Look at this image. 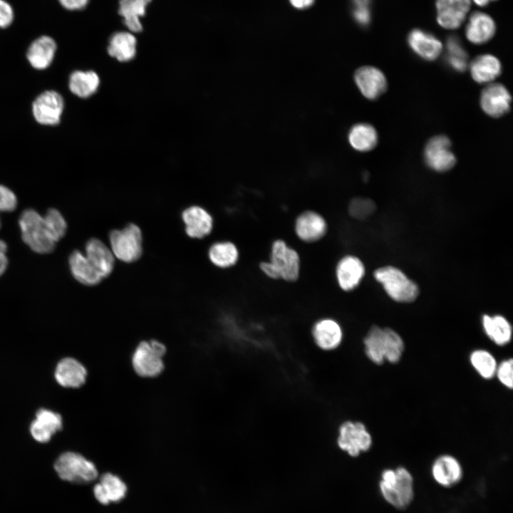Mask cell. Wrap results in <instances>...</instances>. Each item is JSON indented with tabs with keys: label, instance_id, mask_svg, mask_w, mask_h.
Wrapping results in <instances>:
<instances>
[{
	"label": "cell",
	"instance_id": "1",
	"mask_svg": "<svg viewBox=\"0 0 513 513\" xmlns=\"http://www.w3.org/2000/svg\"><path fill=\"white\" fill-rule=\"evenodd\" d=\"M378 487L383 500L398 510L408 508L415 498L414 477L404 466L384 469Z\"/></svg>",
	"mask_w": 513,
	"mask_h": 513
},
{
	"label": "cell",
	"instance_id": "2",
	"mask_svg": "<svg viewBox=\"0 0 513 513\" xmlns=\"http://www.w3.org/2000/svg\"><path fill=\"white\" fill-rule=\"evenodd\" d=\"M167 348L162 341L151 338L139 341L130 355V366L136 375L152 379L165 370Z\"/></svg>",
	"mask_w": 513,
	"mask_h": 513
},
{
	"label": "cell",
	"instance_id": "3",
	"mask_svg": "<svg viewBox=\"0 0 513 513\" xmlns=\"http://www.w3.org/2000/svg\"><path fill=\"white\" fill-rule=\"evenodd\" d=\"M19 224L23 241L35 252L47 254L53 251L57 242L46 224L43 217L33 209L21 213Z\"/></svg>",
	"mask_w": 513,
	"mask_h": 513
},
{
	"label": "cell",
	"instance_id": "4",
	"mask_svg": "<svg viewBox=\"0 0 513 513\" xmlns=\"http://www.w3.org/2000/svg\"><path fill=\"white\" fill-rule=\"evenodd\" d=\"M374 277L380 283L388 295L398 302L413 301L418 295L417 284L399 269L385 266L374 271Z\"/></svg>",
	"mask_w": 513,
	"mask_h": 513
},
{
	"label": "cell",
	"instance_id": "5",
	"mask_svg": "<svg viewBox=\"0 0 513 513\" xmlns=\"http://www.w3.org/2000/svg\"><path fill=\"white\" fill-rule=\"evenodd\" d=\"M54 468L61 480L74 483H89L98 475L95 464L75 452L61 454L55 462Z\"/></svg>",
	"mask_w": 513,
	"mask_h": 513
},
{
	"label": "cell",
	"instance_id": "6",
	"mask_svg": "<svg viewBox=\"0 0 513 513\" xmlns=\"http://www.w3.org/2000/svg\"><path fill=\"white\" fill-rule=\"evenodd\" d=\"M110 249L119 260L131 263L142 254V234L140 227L133 223L121 229H113L109 234Z\"/></svg>",
	"mask_w": 513,
	"mask_h": 513
},
{
	"label": "cell",
	"instance_id": "7",
	"mask_svg": "<svg viewBox=\"0 0 513 513\" xmlns=\"http://www.w3.org/2000/svg\"><path fill=\"white\" fill-rule=\"evenodd\" d=\"M269 261L278 273L279 279L287 282L296 281L301 273V258L299 252L281 239L271 244Z\"/></svg>",
	"mask_w": 513,
	"mask_h": 513
},
{
	"label": "cell",
	"instance_id": "8",
	"mask_svg": "<svg viewBox=\"0 0 513 513\" xmlns=\"http://www.w3.org/2000/svg\"><path fill=\"white\" fill-rule=\"evenodd\" d=\"M337 445L350 456L357 457L371 448L373 437L363 423L346 420L338 428Z\"/></svg>",
	"mask_w": 513,
	"mask_h": 513
},
{
	"label": "cell",
	"instance_id": "9",
	"mask_svg": "<svg viewBox=\"0 0 513 513\" xmlns=\"http://www.w3.org/2000/svg\"><path fill=\"white\" fill-rule=\"evenodd\" d=\"M64 108L63 96L56 90H46L38 95L32 103V113L41 125H55L60 123Z\"/></svg>",
	"mask_w": 513,
	"mask_h": 513
},
{
	"label": "cell",
	"instance_id": "10",
	"mask_svg": "<svg viewBox=\"0 0 513 513\" xmlns=\"http://www.w3.org/2000/svg\"><path fill=\"white\" fill-rule=\"evenodd\" d=\"M328 222L325 217L314 210H305L297 215L294 230L297 238L304 243H314L327 234Z\"/></svg>",
	"mask_w": 513,
	"mask_h": 513
},
{
	"label": "cell",
	"instance_id": "11",
	"mask_svg": "<svg viewBox=\"0 0 513 513\" xmlns=\"http://www.w3.org/2000/svg\"><path fill=\"white\" fill-rule=\"evenodd\" d=\"M427 165L437 172H446L454 167L456 157L451 150V142L445 135L432 138L424 150Z\"/></svg>",
	"mask_w": 513,
	"mask_h": 513
},
{
	"label": "cell",
	"instance_id": "12",
	"mask_svg": "<svg viewBox=\"0 0 513 513\" xmlns=\"http://www.w3.org/2000/svg\"><path fill=\"white\" fill-rule=\"evenodd\" d=\"M430 474L439 486L452 488L461 482L464 471L457 457L450 454H443L437 456L432 462Z\"/></svg>",
	"mask_w": 513,
	"mask_h": 513
},
{
	"label": "cell",
	"instance_id": "13",
	"mask_svg": "<svg viewBox=\"0 0 513 513\" xmlns=\"http://www.w3.org/2000/svg\"><path fill=\"white\" fill-rule=\"evenodd\" d=\"M316 346L324 351L338 348L343 338V331L338 321L331 317H324L315 321L311 330Z\"/></svg>",
	"mask_w": 513,
	"mask_h": 513
},
{
	"label": "cell",
	"instance_id": "14",
	"mask_svg": "<svg viewBox=\"0 0 513 513\" xmlns=\"http://www.w3.org/2000/svg\"><path fill=\"white\" fill-rule=\"evenodd\" d=\"M365 273L363 261L358 256L351 254L342 256L335 267L337 284L344 291H353L358 286Z\"/></svg>",
	"mask_w": 513,
	"mask_h": 513
},
{
	"label": "cell",
	"instance_id": "15",
	"mask_svg": "<svg viewBox=\"0 0 513 513\" xmlns=\"http://www.w3.org/2000/svg\"><path fill=\"white\" fill-rule=\"evenodd\" d=\"M512 98L507 88L501 83L488 84L480 95V105L483 111L492 118H499L510 109Z\"/></svg>",
	"mask_w": 513,
	"mask_h": 513
},
{
	"label": "cell",
	"instance_id": "16",
	"mask_svg": "<svg viewBox=\"0 0 513 513\" xmlns=\"http://www.w3.org/2000/svg\"><path fill=\"white\" fill-rule=\"evenodd\" d=\"M355 82L364 97L375 100L387 89V79L383 73L373 66L359 68L354 75Z\"/></svg>",
	"mask_w": 513,
	"mask_h": 513
},
{
	"label": "cell",
	"instance_id": "17",
	"mask_svg": "<svg viewBox=\"0 0 513 513\" xmlns=\"http://www.w3.org/2000/svg\"><path fill=\"white\" fill-rule=\"evenodd\" d=\"M182 219L185 232L191 238H204L209 235L213 229L212 215L200 206L193 205L184 209Z\"/></svg>",
	"mask_w": 513,
	"mask_h": 513
},
{
	"label": "cell",
	"instance_id": "18",
	"mask_svg": "<svg viewBox=\"0 0 513 513\" xmlns=\"http://www.w3.org/2000/svg\"><path fill=\"white\" fill-rule=\"evenodd\" d=\"M470 0H437V21L445 28L455 29L464 21Z\"/></svg>",
	"mask_w": 513,
	"mask_h": 513
},
{
	"label": "cell",
	"instance_id": "19",
	"mask_svg": "<svg viewBox=\"0 0 513 513\" xmlns=\"http://www.w3.org/2000/svg\"><path fill=\"white\" fill-rule=\"evenodd\" d=\"M86 256L103 278L108 276L115 266V256L101 240L90 239L86 244Z\"/></svg>",
	"mask_w": 513,
	"mask_h": 513
},
{
	"label": "cell",
	"instance_id": "20",
	"mask_svg": "<svg viewBox=\"0 0 513 513\" xmlns=\"http://www.w3.org/2000/svg\"><path fill=\"white\" fill-rule=\"evenodd\" d=\"M127 492L125 483L117 475L105 472L93 487L95 499L102 504L118 502L123 499Z\"/></svg>",
	"mask_w": 513,
	"mask_h": 513
},
{
	"label": "cell",
	"instance_id": "21",
	"mask_svg": "<svg viewBox=\"0 0 513 513\" xmlns=\"http://www.w3.org/2000/svg\"><path fill=\"white\" fill-rule=\"evenodd\" d=\"M56 49L57 45L54 39L43 35L30 44L26 52V58L33 68L43 70L51 64Z\"/></svg>",
	"mask_w": 513,
	"mask_h": 513
},
{
	"label": "cell",
	"instance_id": "22",
	"mask_svg": "<svg viewBox=\"0 0 513 513\" xmlns=\"http://www.w3.org/2000/svg\"><path fill=\"white\" fill-rule=\"evenodd\" d=\"M88 372L86 367L73 358H65L57 365L55 378L66 388H78L85 384Z\"/></svg>",
	"mask_w": 513,
	"mask_h": 513
},
{
	"label": "cell",
	"instance_id": "23",
	"mask_svg": "<svg viewBox=\"0 0 513 513\" xmlns=\"http://www.w3.org/2000/svg\"><path fill=\"white\" fill-rule=\"evenodd\" d=\"M61 428L62 418L58 413L47 409H40L31 425L30 431L36 441L46 442Z\"/></svg>",
	"mask_w": 513,
	"mask_h": 513
},
{
	"label": "cell",
	"instance_id": "24",
	"mask_svg": "<svg viewBox=\"0 0 513 513\" xmlns=\"http://www.w3.org/2000/svg\"><path fill=\"white\" fill-rule=\"evenodd\" d=\"M408 45L420 58L433 61L440 54L442 45L435 36L420 29H414L408 35Z\"/></svg>",
	"mask_w": 513,
	"mask_h": 513
},
{
	"label": "cell",
	"instance_id": "25",
	"mask_svg": "<svg viewBox=\"0 0 513 513\" xmlns=\"http://www.w3.org/2000/svg\"><path fill=\"white\" fill-rule=\"evenodd\" d=\"M496 26L492 18L483 12L473 13L467 24L465 34L475 44L486 43L494 36Z\"/></svg>",
	"mask_w": 513,
	"mask_h": 513
},
{
	"label": "cell",
	"instance_id": "26",
	"mask_svg": "<svg viewBox=\"0 0 513 513\" xmlns=\"http://www.w3.org/2000/svg\"><path fill=\"white\" fill-rule=\"evenodd\" d=\"M70 271L78 282L86 286L98 284L103 277L81 252L73 251L69 256Z\"/></svg>",
	"mask_w": 513,
	"mask_h": 513
},
{
	"label": "cell",
	"instance_id": "27",
	"mask_svg": "<svg viewBox=\"0 0 513 513\" xmlns=\"http://www.w3.org/2000/svg\"><path fill=\"white\" fill-rule=\"evenodd\" d=\"M137 52V39L131 32L119 31L110 37L108 46L110 56L119 62H128L135 58Z\"/></svg>",
	"mask_w": 513,
	"mask_h": 513
},
{
	"label": "cell",
	"instance_id": "28",
	"mask_svg": "<svg viewBox=\"0 0 513 513\" xmlns=\"http://www.w3.org/2000/svg\"><path fill=\"white\" fill-rule=\"evenodd\" d=\"M470 69L475 81L478 83H489L500 75L502 65L497 57L484 54L476 57L472 61Z\"/></svg>",
	"mask_w": 513,
	"mask_h": 513
},
{
	"label": "cell",
	"instance_id": "29",
	"mask_svg": "<svg viewBox=\"0 0 513 513\" xmlns=\"http://www.w3.org/2000/svg\"><path fill=\"white\" fill-rule=\"evenodd\" d=\"M482 324L487 336L496 345L504 346L510 342L512 328L504 316L484 314L482 318Z\"/></svg>",
	"mask_w": 513,
	"mask_h": 513
},
{
	"label": "cell",
	"instance_id": "30",
	"mask_svg": "<svg viewBox=\"0 0 513 513\" xmlns=\"http://www.w3.org/2000/svg\"><path fill=\"white\" fill-rule=\"evenodd\" d=\"M100 81L99 76L93 71L77 70L71 73L68 87L76 96L87 98L98 90Z\"/></svg>",
	"mask_w": 513,
	"mask_h": 513
},
{
	"label": "cell",
	"instance_id": "31",
	"mask_svg": "<svg viewBox=\"0 0 513 513\" xmlns=\"http://www.w3.org/2000/svg\"><path fill=\"white\" fill-rule=\"evenodd\" d=\"M150 1L151 0H120L118 12L130 32L142 31V25L140 18L145 14L146 8Z\"/></svg>",
	"mask_w": 513,
	"mask_h": 513
},
{
	"label": "cell",
	"instance_id": "32",
	"mask_svg": "<svg viewBox=\"0 0 513 513\" xmlns=\"http://www.w3.org/2000/svg\"><path fill=\"white\" fill-rule=\"evenodd\" d=\"M208 257L215 266L227 269L234 266L238 262L239 251L236 244L232 242H216L209 247Z\"/></svg>",
	"mask_w": 513,
	"mask_h": 513
},
{
	"label": "cell",
	"instance_id": "33",
	"mask_svg": "<svg viewBox=\"0 0 513 513\" xmlns=\"http://www.w3.org/2000/svg\"><path fill=\"white\" fill-rule=\"evenodd\" d=\"M376 130L370 124L358 123L353 125L348 133V141L353 148L360 152L373 149L378 143Z\"/></svg>",
	"mask_w": 513,
	"mask_h": 513
},
{
	"label": "cell",
	"instance_id": "34",
	"mask_svg": "<svg viewBox=\"0 0 513 513\" xmlns=\"http://www.w3.org/2000/svg\"><path fill=\"white\" fill-rule=\"evenodd\" d=\"M364 351L366 357L375 365H382L384 358L383 328L373 326L363 339Z\"/></svg>",
	"mask_w": 513,
	"mask_h": 513
},
{
	"label": "cell",
	"instance_id": "35",
	"mask_svg": "<svg viewBox=\"0 0 513 513\" xmlns=\"http://www.w3.org/2000/svg\"><path fill=\"white\" fill-rule=\"evenodd\" d=\"M469 361L474 370L483 379L490 380L495 377L498 363L489 351L475 349L470 353Z\"/></svg>",
	"mask_w": 513,
	"mask_h": 513
},
{
	"label": "cell",
	"instance_id": "36",
	"mask_svg": "<svg viewBox=\"0 0 513 513\" xmlns=\"http://www.w3.org/2000/svg\"><path fill=\"white\" fill-rule=\"evenodd\" d=\"M385 361L391 364L398 363L405 351V343L400 335L395 330L383 328Z\"/></svg>",
	"mask_w": 513,
	"mask_h": 513
},
{
	"label": "cell",
	"instance_id": "37",
	"mask_svg": "<svg viewBox=\"0 0 513 513\" xmlns=\"http://www.w3.org/2000/svg\"><path fill=\"white\" fill-rule=\"evenodd\" d=\"M446 61L451 68L462 72L467 68V53L460 40L454 36H450L446 43Z\"/></svg>",
	"mask_w": 513,
	"mask_h": 513
},
{
	"label": "cell",
	"instance_id": "38",
	"mask_svg": "<svg viewBox=\"0 0 513 513\" xmlns=\"http://www.w3.org/2000/svg\"><path fill=\"white\" fill-rule=\"evenodd\" d=\"M374 202L368 198L358 197L352 199L348 205L350 217L357 220H364L375 211Z\"/></svg>",
	"mask_w": 513,
	"mask_h": 513
},
{
	"label": "cell",
	"instance_id": "39",
	"mask_svg": "<svg viewBox=\"0 0 513 513\" xmlns=\"http://www.w3.org/2000/svg\"><path fill=\"white\" fill-rule=\"evenodd\" d=\"M46 226L56 242H58L65 234L67 229L66 222L56 209H49L43 217Z\"/></svg>",
	"mask_w": 513,
	"mask_h": 513
},
{
	"label": "cell",
	"instance_id": "40",
	"mask_svg": "<svg viewBox=\"0 0 513 513\" xmlns=\"http://www.w3.org/2000/svg\"><path fill=\"white\" fill-rule=\"evenodd\" d=\"M495 377L505 388L512 389L513 387V359L506 358L498 363Z\"/></svg>",
	"mask_w": 513,
	"mask_h": 513
},
{
	"label": "cell",
	"instance_id": "41",
	"mask_svg": "<svg viewBox=\"0 0 513 513\" xmlns=\"http://www.w3.org/2000/svg\"><path fill=\"white\" fill-rule=\"evenodd\" d=\"M353 17L362 26H366L370 21V0H352Z\"/></svg>",
	"mask_w": 513,
	"mask_h": 513
},
{
	"label": "cell",
	"instance_id": "42",
	"mask_svg": "<svg viewBox=\"0 0 513 513\" xmlns=\"http://www.w3.org/2000/svg\"><path fill=\"white\" fill-rule=\"evenodd\" d=\"M17 197L14 192L0 184V212H12L17 207Z\"/></svg>",
	"mask_w": 513,
	"mask_h": 513
},
{
	"label": "cell",
	"instance_id": "43",
	"mask_svg": "<svg viewBox=\"0 0 513 513\" xmlns=\"http://www.w3.org/2000/svg\"><path fill=\"white\" fill-rule=\"evenodd\" d=\"M14 18L12 6L5 0H0V28L9 27Z\"/></svg>",
	"mask_w": 513,
	"mask_h": 513
},
{
	"label": "cell",
	"instance_id": "44",
	"mask_svg": "<svg viewBox=\"0 0 513 513\" xmlns=\"http://www.w3.org/2000/svg\"><path fill=\"white\" fill-rule=\"evenodd\" d=\"M61 5L69 11L81 10L86 8L89 0H58Z\"/></svg>",
	"mask_w": 513,
	"mask_h": 513
},
{
	"label": "cell",
	"instance_id": "45",
	"mask_svg": "<svg viewBox=\"0 0 513 513\" xmlns=\"http://www.w3.org/2000/svg\"><path fill=\"white\" fill-rule=\"evenodd\" d=\"M259 269L268 278L275 280L279 279L277 271L269 260L261 261L259 263Z\"/></svg>",
	"mask_w": 513,
	"mask_h": 513
},
{
	"label": "cell",
	"instance_id": "46",
	"mask_svg": "<svg viewBox=\"0 0 513 513\" xmlns=\"http://www.w3.org/2000/svg\"><path fill=\"white\" fill-rule=\"evenodd\" d=\"M291 5L296 9H305L310 6L314 0H289Z\"/></svg>",
	"mask_w": 513,
	"mask_h": 513
},
{
	"label": "cell",
	"instance_id": "47",
	"mask_svg": "<svg viewBox=\"0 0 513 513\" xmlns=\"http://www.w3.org/2000/svg\"><path fill=\"white\" fill-rule=\"evenodd\" d=\"M7 266L8 259L6 255H0V276L6 271Z\"/></svg>",
	"mask_w": 513,
	"mask_h": 513
},
{
	"label": "cell",
	"instance_id": "48",
	"mask_svg": "<svg viewBox=\"0 0 513 513\" xmlns=\"http://www.w3.org/2000/svg\"><path fill=\"white\" fill-rule=\"evenodd\" d=\"M7 245L4 241L0 239V255L6 254Z\"/></svg>",
	"mask_w": 513,
	"mask_h": 513
},
{
	"label": "cell",
	"instance_id": "49",
	"mask_svg": "<svg viewBox=\"0 0 513 513\" xmlns=\"http://www.w3.org/2000/svg\"><path fill=\"white\" fill-rule=\"evenodd\" d=\"M473 1L478 6H483L487 5L489 2L492 1H495V0H473Z\"/></svg>",
	"mask_w": 513,
	"mask_h": 513
}]
</instances>
